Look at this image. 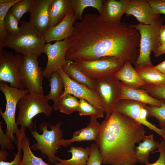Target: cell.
Returning <instances> with one entry per match:
<instances>
[{
	"label": "cell",
	"mask_w": 165,
	"mask_h": 165,
	"mask_svg": "<svg viewBox=\"0 0 165 165\" xmlns=\"http://www.w3.org/2000/svg\"><path fill=\"white\" fill-rule=\"evenodd\" d=\"M17 125L20 128H27L31 132L34 126L32 120L36 115L43 113L50 116L53 107L50 105L43 94L37 93H29L19 101Z\"/></svg>",
	"instance_id": "4"
},
{
	"label": "cell",
	"mask_w": 165,
	"mask_h": 165,
	"mask_svg": "<svg viewBox=\"0 0 165 165\" xmlns=\"http://www.w3.org/2000/svg\"><path fill=\"white\" fill-rule=\"evenodd\" d=\"M125 13L127 16H133L139 23L150 25L160 16L150 6L147 0H130Z\"/></svg>",
	"instance_id": "16"
},
{
	"label": "cell",
	"mask_w": 165,
	"mask_h": 165,
	"mask_svg": "<svg viewBox=\"0 0 165 165\" xmlns=\"http://www.w3.org/2000/svg\"><path fill=\"white\" fill-rule=\"evenodd\" d=\"M134 68L147 84L158 86L165 83V75L158 70L152 64Z\"/></svg>",
	"instance_id": "23"
},
{
	"label": "cell",
	"mask_w": 165,
	"mask_h": 165,
	"mask_svg": "<svg viewBox=\"0 0 165 165\" xmlns=\"http://www.w3.org/2000/svg\"><path fill=\"white\" fill-rule=\"evenodd\" d=\"M80 104L78 112L79 115L90 116L91 117L97 119L104 117L103 113L105 110L96 107L85 100L79 99Z\"/></svg>",
	"instance_id": "32"
},
{
	"label": "cell",
	"mask_w": 165,
	"mask_h": 165,
	"mask_svg": "<svg viewBox=\"0 0 165 165\" xmlns=\"http://www.w3.org/2000/svg\"><path fill=\"white\" fill-rule=\"evenodd\" d=\"M33 2V0H20L13 5L10 10L19 22L25 13H29Z\"/></svg>",
	"instance_id": "34"
},
{
	"label": "cell",
	"mask_w": 165,
	"mask_h": 165,
	"mask_svg": "<svg viewBox=\"0 0 165 165\" xmlns=\"http://www.w3.org/2000/svg\"><path fill=\"white\" fill-rule=\"evenodd\" d=\"M90 151L89 160L87 165H101L102 160L98 147L93 143L90 146Z\"/></svg>",
	"instance_id": "38"
},
{
	"label": "cell",
	"mask_w": 165,
	"mask_h": 165,
	"mask_svg": "<svg viewBox=\"0 0 165 165\" xmlns=\"http://www.w3.org/2000/svg\"><path fill=\"white\" fill-rule=\"evenodd\" d=\"M23 56L14 55L0 47V81L9 83L11 87L25 89L20 74Z\"/></svg>",
	"instance_id": "9"
},
{
	"label": "cell",
	"mask_w": 165,
	"mask_h": 165,
	"mask_svg": "<svg viewBox=\"0 0 165 165\" xmlns=\"http://www.w3.org/2000/svg\"><path fill=\"white\" fill-rule=\"evenodd\" d=\"M145 132L143 125L115 109L108 120L101 122L95 141L102 164H136L135 145L143 140Z\"/></svg>",
	"instance_id": "2"
},
{
	"label": "cell",
	"mask_w": 165,
	"mask_h": 165,
	"mask_svg": "<svg viewBox=\"0 0 165 165\" xmlns=\"http://www.w3.org/2000/svg\"><path fill=\"white\" fill-rule=\"evenodd\" d=\"M146 105L132 100H120L115 109L154 131L165 140V129L157 127L147 120L148 114L145 108Z\"/></svg>",
	"instance_id": "12"
},
{
	"label": "cell",
	"mask_w": 165,
	"mask_h": 165,
	"mask_svg": "<svg viewBox=\"0 0 165 165\" xmlns=\"http://www.w3.org/2000/svg\"><path fill=\"white\" fill-rule=\"evenodd\" d=\"M9 156V153L5 150L1 149L0 150V161H5Z\"/></svg>",
	"instance_id": "45"
},
{
	"label": "cell",
	"mask_w": 165,
	"mask_h": 165,
	"mask_svg": "<svg viewBox=\"0 0 165 165\" xmlns=\"http://www.w3.org/2000/svg\"><path fill=\"white\" fill-rule=\"evenodd\" d=\"M5 134L0 125V144L1 149L11 150L14 149V146Z\"/></svg>",
	"instance_id": "40"
},
{
	"label": "cell",
	"mask_w": 165,
	"mask_h": 165,
	"mask_svg": "<svg viewBox=\"0 0 165 165\" xmlns=\"http://www.w3.org/2000/svg\"><path fill=\"white\" fill-rule=\"evenodd\" d=\"M155 68L165 75V60L155 66Z\"/></svg>",
	"instance_id": "44"
},
{
	"label": "cell",
	"mask_w": 165,
	"mask_h": 165,
	"mask_svg": "<svg viewBox=\"0 0 165 165\" xmlns=\"http://www.w3.org/2000/svg\"><path fill=\"white\" fill-rule=\"evenodd\" d=\"M69 43V39L68 38L57 41L53 44L49 43L46 44L44 53L47 55V61L43 70L44 77L49 78L53 72L62 68L67 64L65 55Z\"/></svg>",
	"instance_id": "14"
},
{
	"label": "cell",
	"mask_w": 165,
	"mask_h": 165,
	"mask_svg": "<svg viewBox=\"0 0 165 165\" xmlns=\"http://www.w3.org/2000/svg\"><path fill=\"white\" fill-rule=\"evenodd\" d=\"M72 10V0H53L49 8L50 28L60 23Z\"/></svg>",
	"instance_id": "22"
},
{
	"label": "cell",
	"mask_w": 165,
	"mask_h": 165,
	"mask_svg": "<svg viewBox=\"0 0 165 165\" xmlns=\"http://www.w3.org/2000/svg\"><path fill=\"white\" fill-rule=\"evenodd\" d=\"M25 130L24 129L20 128L19 132L16 134V141L15 142L18 151L16 154H15L14 160L11 162L5 161H0V165H20L22 160V139L24 135H25Z\"/></svg>",
	"instance_id": "35"
},
{
	"label": "cell",
	"mask_w": 165,
	"mask_h": 165,
	"mask_svg": "<svg viewBox=\"0 0 165 165\" xmlns=\"http://www.w3.org/2000/svg\"><path fill=\"white\" fill-rule=\"evenodd\" d=\"M57 72L62 78L64 84V92L61 97L67 94H70L79 99L85 100L94 107L105 110V112L104 104L95 90L85 85L73 80L68 76L62 68Z\"/></svg>",
	"instance_id": "13"
},
{
	"label": "cell",
	"mask_w": 165,
	"mask_h": 165,
	"mask_svg": "<svg viewBox=\"0 0 165 165\" xmlns=\"http://www.w3.org/2000/svg\"><path fill=\"white\" fill-rule=\"evenodd\" d=\"M53 0H33L29 12L31 24L43 35L50 28L49 8Z\"/></svg>",
	"instance_id": "15"
},
{
	"label": "cell",
	"mask_w": 165,
	"mask_h": 165,
	"mask_svg": "<svg viewBox=\"0 0 165 165\" xmlns=\"http://www.w3.org/2000/svg\"><path fill=\"white\" fill-rule=\"evenodd\" d=\"M159 38L161 45L165 43V25H163L159 31Z\"/></svg>",
	"instance_id": "42"
},
{
	"label": "cell",
	"mask_w": 165,
	"mask_h": 165,
	"mask_svg": "<svg viewBox=\"0 0 165 165\" xmlns=\"http://www.w3.org/2000/svg\"><path fill=\"white\" fill-rule=\"evenodd\" d=\"M130 0H103L99 17L103 21L112 24L120 23Z\"/></svg>",
	"instance_id": "18"
},
{
	"label": "cell",
	"mask_w": 165,
	"mask_h": 165,
	"mask_svg": "<svg viewBox=\"0 0 165 165\" xmlns=\"http://www.w3.org/2000/svg\"><path fill=\"white\" fill-rule=\"evenodd\" d=\"M153 53L156 57H158L160 55L165 53V43L161 45Z\"/></svg>",
	"instance_id": "43"
},
{
	"label": "cell",
	"mask_w": 165,
	"mask_h": 165,
	"mask_svg": "<svg viewBox=\"0 0 165 165\" xmlns=\"http://www.w3.org/2000/svg\"><path fill=\"white\" fill-rule=\"evenodd\" d=\"M164 21V18L160 17L150 25L140 23L133 25L138 31L140 36L138 57L133 64L135 67L152 64L150 53L161 45L159 31Z\"/></svg>",
	"instance_id": "7"
},
{
	"label": "cell",
	"mask_w": 165,
	"mask_h": 165,
	"mask_svg": "<svg viewBox=\"0 0 165 165\" xmlns=\"http://www.w3.org/2000/svg\"><path fill=\"white\" fill-rule=\"evenodd\" d=\"M120 87L121 94L120 100H132L158 107L161 105V100L152 97L143 89L129 88L121 82Z\"/></svg>",
	"instance_id": "21"
},
{
	"label": "cell",
	"mask_w": 165,
	"mask_h": 165,
	"mask_svg": "<svg viewBox=\"0 0 165 165\" xmlns=\"http://www.w3.org/2000/svg\"><path fill=\"white\" fill-rule=\"evenodd\" d=\"M101 124L97 119L91 117L87 126L75 132L72 138L69 139L62 138L59 142V145L64 147L75 142L82 141H95L100 133Z\"/></svg>",
	"instance_id": "19"
},
{
	"label": "cell",
	"mask_w": 165,
	"mask_h": 165,
	"mask_svg": "<svg viewBox=\"0 0 165 165\" xmlns=\"http://www.w3.org/2000/svg\"><path fill=\"white\" fill-rule=\"evenodd\" d=\"M135 147V152L138 162L142 164L149 163L150 153L158 148L160 144L155 141L153 134L145 135L142 142Z\"/></svg>",
	"instance_id": "25"
},
{
	"label": "cell",
	"mask_w": 165,
	"mask_h": 165,
	"mask_svg": "<svg viewBox=\"0 0 165 165\" xmlns=\"http://www.w3.org/2000/svg\"><path fill=\"white\" fill-rule=\"evenodd\" d=\"M120 82L114 77L95 80V91L103 101L108 120L115 109L120 100Z\"/></svg>",
	"instance_id": "11"
},
{
	"label": "cell",
	"mask_w": 165,
	"mask_h": 165,
	"mask_svg": "<svg viewBox=\"0 0 165 165\" xmlns=\"http://www.w3.org/2000/svg\"><path fill=\"white\" fill-rule=\"evenodd\" d=\"M48 80L50 89L49 93L45 96V97L48 101H53V107L54 109L64 92V84L62 78L57 72H53Z\"/></svg>",
	"instance_id": "26"
},
{
	"label": "cell",
	"mask_w": 165,
	"mask_h": 165,
	"mask_svg": "<svg viewBox=\"0 0 165 165\" xmlns=\"http://www.w3.org/2000/svg\"><path fill=\"white\" fill-rule=\"evenodd\" d=\"M114 77L125 86L131 88L140 89L147 84L129 62L124 63Z\"/></svg>",
	"instance_id": "20"
},
{
	"label": "cell",
	"mask_w": 165,
	"mask_h": 165,
	"mask_svg": "<svg viewBox=\"0 0 165 165\" xmlns=\"http://www.w3.org/2000/svg\"><path fill=\"white\" fill-rule=\"evenodd\" d=\"M18 23L9 9L5 17L4 23V27L8 35H14L20 31V28Z\"/></svg>",
	"instance_id": "36"
},
{
	"label": "cell",
	"mask_w": 165,
	"mask_h": 165,
	"mask_svg": "<svg viewBox=\"0 0 165 165\" xmlns=\"http://www.w3.org/2000/svg\"><path fill=\"white\" fill-rule=\"evenodd\" d=\"M90 151V146L84 148L81 147L72 146L68 152L72 154V157L64 160L56 156L58 162L54 165H87L89 160Z\"/></svg>",
	"instance_id": "24"
},
{
	"label": "cell",
	"mask_w": 165,
	"mask_h": 165,
	"mask_svg": "<svg viewBox=\"0 0 165 165\" xmlns=\"http://www.w3.org/2000/svg\"><path fill=\"white\" fill-rule=\"evenodd\" d=\"M20 30L16 34L8 35L0 47H7L18 54L26 56L35 55L38 56L44 53L46 44L44 36L38 32L29 21L22 20Z\"/></svg>",
	"instance_id": "3"
},
{
	"label": "cell",
	"mask_w": 165,
	"mask_h": 165,
	"mask_svg": "<svg viewBox=\"0 0 165 165\" xmlns=\"http://www.w3.org/2000/svg\"><path fill=\"white\" fill-rule=\"evenodd\" d=\"M37 56H23L20 74L26 89L29 93H37L43 94L42 87L44 77L42 68L39 66Z\"/></svg>",
	"instance_id": "10"
},
{
	"label": "cell",
	"mask_w": 165,
	"mask_h": 165,
	"mask_svg": "<svg viewBox=\"0 0 165 165\" xmlns=\"http://www.w3.org/2000/svg\"><path fill=\"white\" fill-rule=\"evenodd\" d=\"M79 104V100L77 97L68 94L59 99L54 110L55 111L59 110L61 113L70 114L75 111H78Z\"/></svg>",
	"instance_id": "30"
},
{
	"label": "cell",
	"mask_w": 165,
	"mask_h": 165,
	"mask_svg": "<svg viewBox=\"0 0 165 165\" xmlns=\"http://www.w3.org/2000/svg\"><path fill=\"white\" fill-rule=\"evenodd\" d=\"M62 68L65 73L74 81L86 85L90 88L95 90V80L87 76L73 64V61H67V64Z\"/></svg>",
	"instance_id": "27"
},
{
	"label": "cell",
	"mask_w": 165,
	"mask_h": 165,
	"mask_svg": "<svg viewBox=\"0 0 165 165\" xmlns=\"http://www.w3.org/2000/svg\"><path fill=\"white\" fill-rule=\"evenodd\" d=\"M162 101L161 105L159 107L146 104L145 108L147 111L148 116L157 119L159 122L160 129H165V101Z\"/></svg>",
	"instance_id": "33"
},
{
	"label": "cell",
	"mask_w": 165,
	"mask_h": 165,
	"mask_svg": "<svg viewBox=\"0 0 165 165\" xmlns=\"http://www.w3.org/2000/svg\"><path fill=\"white\" fill-rule=\"evenodd\" d=\"M23 156L20 165H50L45 162L41 158L35 156L30 147L29 138L24 135L22 139Z\"/></svg>",
	"instance_id": "28"
},
{
	"label": "cell",
	"mask_w": 165,
	"mask_h": 165,
	"mask_svg": "<svg viewBox=\"0 0 165 165\" xmlns=\"http://www.w3.org/2000/svg\"><path fill=\"white\" fill-rule=\"evenodd\" d=\"M140 38L133 25L108 23L97 15L87 13L74 24L65 58L74 61L114 57L134 64L138 57Z\"/></svg>",
	"instance_id": "1"
},
{
	"label": "cell",
	"mask_w": 165,
	"mask_h": 165,
	"mask_svg": "<svg viewBox=\"0 0 165 165\" xmlns=\"http://www.w3.org/2000/svg\"><path fill=\"white\" fill-rule=\"evenodd\" d=\"M72 9L77 20H81L82 12L86 7H91L96 9L100 14L102 10V0H72Z\"/></svg>",
	"instance_id": "29"
},
{
	"label": "cell",
	"mask_w": 165,
	"mask_h": 165,
	"mask_svg": "<svg viewBox=\"0 0 165 165\" xmlns=\"http://www.w3.org/2000/svg\"><path fill=\"white\" fill-rule=\"evenodd\" d=\"M147 1L156 13L165 15V0H147Z\"/></svg>",
	"instance_id": "39"
},
{
	"label": "cell",
	"mask_w": 165,
	"mask_h": 165,
	"mask_svg": "<svg viewBox=\"0 0 165 165\" xmlns=\"http://www.w3.org/2000/svg\"><path fill=\"white\" fill-rule=\"evenodd\" d=\"M161 141H162L163 145V147L165 150V140H164L163 139H162Z\"/></svg>",
	"instance_id": "46"
},
{
	"label": "cell",
	"mask_w": 165,
	"mask_h": 165,
	"mask_svg": "<svg viewBox=\"0 0 165 165\" xmlns=\"http://www.w3.org/2000/svg\"><path fill=\"white\" fill-rule=\"evenodd\" d=\"M77 20L72 10L62 21L56 26L50 28L43 34L46 42L69 38L72 34L74 23Z\"/></svg>",
	"instance_id": "17"
},
{
	"label": "cell",
	"mask_w": 165,
	"mask_h": 165,
	"mask_svg": "<svg viewBox=\"0 0 165 165\" xmlns=\"http://www.w3.org/2000/svg\"><path fill=\"white\" fill-rule=\"evenodd\" d=\"M141 89L145 90L152 97L165 101V83L160 86H153L146 84Z\"/></svg>",
	"instance_id": "37"
},
{
	"label": "cell",
	"mask_w": 165,
	"mask_h": 165,
	"mask_svg": "<svg viewBox=\"0 0 165 165\" xmlns=\"http://www.w3.org/2000/svg\"><path fill=\"white\" fill-rule=\"evenodd\" d=\"M158 148V150L152 152V153L157 152H159L160 156L158 159L153 163H149L144 165H165V150L162 141H161Z\"/></svg>",
	"instance_id": "41"
},
{
	"label": "cell",
	"mask_w": 165,
	"mask_h": 165,
	"mask_svg": "<svg viewBox=\"0 0 165 165\" xmlns=\"http://www.w3.org/2000/svg\"><path fill=\"white\" fill-rule=\"evenodd\" d=\"M74 65L91 79L114 77L125 62L114 57H105L91 61L78 59L73 61Z\"/></svg>",
	"instance_id": "6"
},
{
	"label": "cell",
	"mask_w": 165,
	"mask_h": 165,
	"mask_svg": "<svg viewBox=\"0 0 165 165\" xmlns=\"http://www.w3.org/2000/svg\"><path fill=\"white\" fill-rule=\"evenodd\" d=\"M49 124L48 122H43L40 124V130L42 131V134L37 132L35 127V130L31 132L37 142L35 143L33 141L31 149L34 151H40L42 156L44 155L47 156L50 163L55 164L57 162L55 155L61 148L59 143L63 135L61 128L62 123L59 122L55 125L50 124L49 127L51 129L50 130L47 129Z\"/></svg>",
	"instance_id": "5"
},
{
	"label": "cell",
	"mask_w": 165,
	"mask_h": 165,
	"mask_svg": "<svg viewBox=\"0 0 165 165\" xmlns=\"http://www.w3.org/2000/svg\"><path fill=\"white\" fill-rule=\"evenodd\" d=\"M20 0H0V44L5 41L8 35L4 25L5 17L12 6Z\"/></svg>",
	"instance_id": "31"
},
{
	"label": "cell",
	"mask_w": 165,
	"mask_h": 165,
	"mask_svg": "<svg viewBox=\"0 0 165 165\" xmlns=\"http://www.w3.org/2000/svg\"><path fill=\"white\" fill-rule=\"evenodd\" d=\"M0 90L3 93L6 101L5 110L0 108V114L6 124L5 134L12 142L16 140L14 134L19 130L16 123L15 114L16 106L19 100L29 93L26 89H21L10 86L8 83L0 81Z\"/></svg>",
	"instance_id": "8"
}]
</instances>
